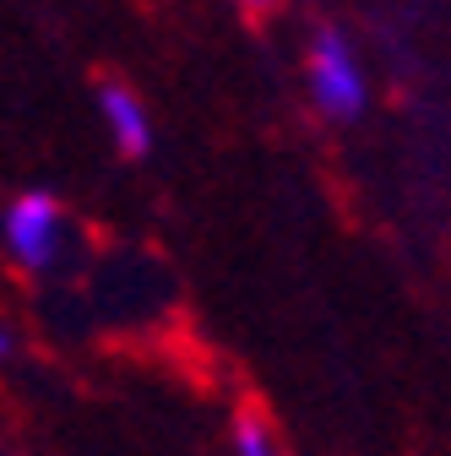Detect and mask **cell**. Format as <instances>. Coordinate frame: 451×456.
<instances>
[{"label":"cell","mask_w":451,"mask_h":456,"mask_svg":"<svg viewBox=\"0 0 451 456\" xmlns=\"http://www.w3.org/2000/svg\"><path fill=\"white\" fill-rule=\"evenodd\" d=\"M234 6H245V12H266V6H277V0H234Z\"/></svg>","instance_id":"6"},{"label":"cell","mask_w":451,"mask_h":456,"mask_svg":"<svg viewBox=\"0 0 451 456\" xmlns=\"http://www.w3.org/2000/svg\"><path fill=\"white\" fill-rule=\"evenodd\" d=\"M305 87L310 103L326 120H359L370 103V82H365V61L348 44L343 28H316L310 49H305Z\"/></svg>","instance_id":"1"},{"label":"cell","mask_w":451,"mask_h":456,"mask_svg":"<svg viewBox=\"0 0 451 456\" xmlns=\"http://www.w3.org/2000/svg\"><path fill=\"white\" fill-rule=\"evenodd\" d=\"M234 456H289V445L261 413H234Z\"/></svg>","instance_id":"4"},{"label":"cell","mask_w":451,"mask_h":456,"mask_svg":"<svg viewBox=\"0 0 451 456\" xmlns=\"http://www.w3.org/2000/svg\"><path fill=\"white\" fill-rule=\"evenodd\" d=\"M12 348H17V337H12L6 326H0V364H6V359H12Z\"/></svg>","instance_id":"5"},{"label":"cell","mask_w":451,"mask_h":456,"mask_svg":"<svg viewBox=\"0 0 451 456\" xmlns=\"http://www.w3.org/2000/svg\"><path fill=\"white\" fill-rule=\"evenodd\" d=\"M61 234H66V212L49 191H22L0 212V240H6V250L22 272H49L61 261Z\"/></svg>","instance_id":"2"},{"label":"cell","mask_w":451,"mask_h":456,"mask_svg":"<svg viewBox=\"0 0 451 456\" xmlns=\"http://www.w3.org/2000/svg\"><path fill=\"white\" fill-rule=\"evenodd\" d=\"M98 120L109 131L120 158H147L152 152V114H147V98L126 82H103L98 87Z\"/></svg>","instance_id":"3"}]
</instances>
